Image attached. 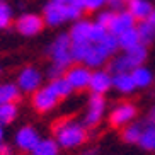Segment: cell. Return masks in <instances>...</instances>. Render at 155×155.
<instances>
[{
	"mask_svg": "<svg viewBox=\"0 0 155 155\" xmlns=\"http://www.w3.org/2000/svg\"><path fill=\"white\" fill-rule=\"evenodd\" d=\"M118 41H119V50H124V51H130V50H133L135 46L141 45L137 28H133V29H130V31L123 32L121 36H118Z\"/></svg>",
	"mask_w": 155,
	"mask_h": 155,
	"instance_id": "cell-21",
	"label": "cell"
},
{
	"mask_svg": "<svg viewBox=\"0 0 155 155\" xmlns=\"http://www.w3.org/2000/svg\"><path fill=\"white\" fill-rule=\"evenodd\" d=\"M92 48V43L89 41H80V43H72V58L75 63H84L85 56Z\"/></svg>",
	"mask_w": 155,
	"mask_h": 155,
	"instance_id": "cell-26",
	"label": "cell"
},
{
	"mask_svg": "<svg viewBox=\"0 0 155 155\" xmlns=\"http://www.w3.org/2000/svg\"><path fill=\"white\" fill-rule=\"evenodd\" d=\"M126 2L128 0H107V7L114 12H119V10H123L126 7Z\"/></svg>",
	"mask_w": 155,
	"mask_h": 155,
	"instance_id": "cell-36",
	"label": "cell"
},
{
	"mask_svg": "<svg viewBox=\"0 0 155 155\" xmlns=\"http://www.w3.org/2000/svg\"><path fill=\"white\" fill-rule=\"evenodd\" d=\"M107 60H109V56H106L104 53L97 48V45H92L89 55L85 56V60H84V65L89 67V68H101Z\"/></svg>",
	"mask_w": 155,
	"mask_h": 155,
	"instance_id": "cell-19",
	"label": "cell"
},
{
	"mask_svg": "<svg viewBox=\"0 0 155 155\" xmlns=\"http://www.w3.org/2000/svg\"><path fill=\"white\" fill-rule=\"evenodd\" d=\"M48 85L55 91V94L60 97V99H63V97H68L70 94L73 92V89H72V85L68 84V80L65 78V75L63 77H60V78H55V80H50V84Z\"/></svg>",
	"mask_w": 155,
	"mask_h": 155,
	"instance_id": "cell-25",
	"label": "cell"
},
{
	"mask_svg": "<svg viewBox=\"0 0 155 155\" xmlns=\"http://www.w3.org/2000/svg\"><path fill=\"white\" fill-rule=\"evenodd\" d=\"M143 123H133L128 124L126 128L121 133V138H123L124 143H138L141 138V133H143Z\"/></svg>",
	"mask_w": 155,
	"mask_h": 155,
	"instance_id": "cell-23",
	"label": "cell"
},
{
	"mask_svg": "<svg viewBox=\"0 0 155 155\" xmlns=\"http://www.w3.org/2000/svg\"><path fill=\"white\" fill-rule=\"evenodd\" d=\"M97 48H99L106 56H113V55H116V51L119 50V41H118L116 36L107 34L101 43H97Z\"/></svg>",
	"mask_w": 155,
	"mask_h": 155,
	"instance_id": "cell-27",
	"label": "cell"
},
{
	"mask_svg": "<svg viewBox=\"0 0 155 155\" xmlns=\"http://www.w3.org/2000/svg\"><path fill=\"white\" fill-rule=\"evenodd\" d=\"M113 87H116L121 94H131L137 85L133 82L131 73H118V75H113Z\"/></svg>",
	"mask_w": 155,
	"mask_h": 155,
	"instance_id": "cell-18",
	"label": "cell"
},
{
	"mask_svg": "<svg viewBox=\"0 0 155 155\" xmlns=\"http://www.w3.org/2000/svg\"><path fill=\"white\" fill-rule=\"evenodd\" d=\"M46 55H50L53 65H56V67H60L63 70H68L73 63L72 39H70L68 32H60L58 36L53 39V43L46 48Z\"/></svg>",
	"mask_w": 155,
	"mask_h": 155,
	"instance_id": "cell-2",
	"label": "cell"
},
{
	"mask_svg": "<svg viewBox=\"0 0 155 155\" xmlns=\"http://www.w3.org/2000/svg\"><path fill=\"white\" fill-rule=\"evenodd\" d=\"M0 155H12V147L9 143H0Z\"/></svg>",
	"mask_w": 155,
	"mask_h": 155,
	"instance_id": "cell-38",
	"label": "cell"
},
{
	"mask_svg": "<svg viewBox=\"0 0 155 155\" xmlns=\"http://www.w3.org/2000/svg\"><path fill=\"white\" fill-rule=\"evenodd\" d=\"M153 9L155 7L150 0H128L126 2V10L137 19V22L148 21V17L153 12Z\"/></svg>",
	"mask_w": 155,
	"mask_h": 155,
	"instance_id": "cell-12",
	"label": "cell"
},
{
	"mask_svg": "<svg viewBox=\"0 0 155 155\" xmlns=\"http://www.w3.org/2000/svg\"><path fill=\"white\" fill-rule=\"evenodd\" d=\"M0 143H4V130L0 128Z\"/></svg>",
	"mask_w": 155,
	"mask_h": 155,
	"instance_id": "cell-42",
	"label": "cell"
},
{
	"mask_svg": "<svg viewBox=\"0 0 155 155\" xmlns=\"http://www.w3.org/2000/svg\"><path fill=\"white\" fill-rule=\"evenodd\" d=\"M91 77L92 70L85 65H72L67 72H65V78L68 80L73 91H84L89 89L91 85Z\"/></svg>",
	"mask_w": 155,
	"mask_h": 155,
	"instance_id": "cell-6",
	"label": "cell"
},
{
	"mask_svg": "<svg viewBox=\"0 0 155 155\" xmlns=\"http://www.w3.org/2000/svg\"><path fill=\"white\" fill-rule=\"evenodd\" d=\"M114 14H116V12H114V10H111V9L99 10V12H97V17H96V22L102 24L104 28H109V24H111V21H113Z\"/></svg>",
	"mask_w": 155,
	"mask_h": 155,
	"instance_id": "cell-33",
	"label": "cell"
},
{
	"mask_svg": "<svg viewBox=\"0 0 155 155\" xmlns=\"http://www.w3.org/2000/svg\"><path fill=\"white\" fill-rule=\"evenodd\" d=\"M17 116V104L15 102H7V104H0V123L9 124L12 123Z\"/></svg>",
	"mask_w": 155,
	"mask_h": 155,
	"instance_id": "cell-30",
	"label": "cell"
},
{
	"mask_svg": "<svg viewBox=\"0 0 155 155\" xmlns=\"http://www.w3.org/2000/svg\"><path fill=\"white\" fill-rule=\"evenodd\" d=\"M41 15L45 19V24L50 26V28H58L61 24L68 22L67 21V5L56 4V2H51V0L45 4Z\"/></svg>",
	"mask_w": 155,
	"mask_h": 155,
	"instance_id": "cell-8",
	"label": "cell"
},
{
	"mask_svg": "<svg viewBox=\"0 0 155 155\" xmlns=\"http://www.w3.org/2000/svg\"><path fill=\"white\" fill-rule=\"evenodd\" d=\"M51 2H56V4H61V5H68V4H72L73 0H51Z\"/></svg>",
	"mask_w": 155,
	"mask_h": 155,
	"instance_id": "cell-40",
	"label": "cell"
},
{
	"mask_svg": "<svg viewBox=\"0 0 155 155\" xmlns=\"http://www.w3.org/2000/svg\"><path fill=\"white\" fill-rule=\"evenodd\" d=\"M133 70V65L130 61V58L126 56V53L123 55H116L109 60L107 63V72L111 75H118V73H131Z\"/></svg>",
	"mask_w": 155,
	"mask_h": 155,
	"instance_id": "cell-15",
	"label": "cell"
},
{
	"mask_svg": "<svg viewBox=\"0 0 155 155\" xmlns=\"http://www.w3.org/2000/svg\"><path fill=\"white\" fill-rule=\"evenodd\" d=\"M137 31L140 36V43L145 46H150L155 43V28L148 21H141L137 24Z\"/></svg>",
	"mask_w": 155,
	"mask_h": 155,
	"instance_id": "cell-20",
	"label": "cell"
},
{
	"mask_svg": "<svg viewBox=\"0 0 155 155\" xmlns=\"http://www.w3.org/2000/svg\"><path fill=\"white\" fill-rule=\"evenodd\" d=\"M53 131L56 135V141L58 145H61L63 148H73L85 143L89 138L87 128L84 126V123H78L75 119H58L53 126Z\"/></svg>",
	"mask_w": 155,
	"mask_h": 155,
	"instance_id": "cell-1",
	"label": "cell"
},
{
	"mask_svg": "<svg viewBox=\"0 0 155 155\" xmlns=\"http://www.w3.org/2000/svg\"><path fill=\"white\" fill-rule=\"evenodd\" d=\"M58 101H60V97L55 94V91L50 85H46V87L38 89L32 94V107L38 113H48V111H51L58 104Z\"/></svg>",
	"mask_w": 155,
	"mask_h": 155,
	"instance_id": "cell-7",
	"label": "cell"
},
{
	"mask_svg": "<svg viewBox=\"0 0 155 155\" xmlns=\"http://www.w3.org/2000/svg\"><path fill=\"white\" fill-rule=\"evenodd\" d=\"M38 143H39V135H38V131L31 126L21 128L17 131V135H15V145H17L21 150L32 152Z\"/></svg>",
	"mask_w": 155,
	"mask_h": 155,
	"instance_id": "cell-13",
	"label": "cell"
},
{
	"mask_svg": "<svg viewBox=\"0 0 155 155\" xmlns=\"http://www.w3.org/2000/svg\"><path fill=\"white\" fill-rule=\"evenodd\" d=\"M138 145H140L143 150L155 152V126H145L143 128V133H141V138H140V141H138Z\"/></svg>",
	"mask_w": 155,
	"mask_h": 155,
	"instance_id": "cell-28",
	"label": "cell"
},
{
	"mask_svg": "<svg viewBox=\"0 0 155 155\" xmlns=\"http://www.w3.org/2000/svg\"><path fill=\"white\" fill-rule=\"evenodd\" d=\"M45 19L41 14L36 12H24V14L17 15V19L14 21V28L21 36L32 38L38 36L39 32L45 29Z\"/></svg>",
	"mask_w": 155,
	"mask_h": 155,
	"instance_id": "cell-3",
	"label": "cell"
},
{
	"mask_svg": "<svg viewBox=\"0 0 155 155\" xmlns=\"http://www.w3.org/2000/svg\"><path fill=\"white\" fill-rule=\"evenodd\" d=\"M143 126H155V106L148 111L145 121H143Z\"/></svg>",
	"mask_w": 155,
	"mask_h": 155,
	"instance_id": "cell-37",
	"label": "cell"
},
{
	"mask_svg": "<svg viewBox=\"0 0 155 155\" xmlns=\"http://www.w3.org/2000/svg\"><path fill=\"white\" fill-rule=\"evenodd\" d=\"M0 77H2V67H0Z\"/></svg>",
	"mask_w": 155,
	"mask_h": 155,
	"instance_id": "cell-43",
	"label": "cell"
},
{
	"mask_svg": "<svg viewBox=\"0 0 155 155\" xmlns=\"http://www.w3.org/2000/svg\"><path fill=\"white\" fill-rule=\"evenodd\" d=\"M21 99V89L17 84L5 82L0 84V104H7V102H17Z\"/></svg>",
	"mask_w": 155,
	"mask_h": 155,
	"instance_id": "cell-17",
	"label": "cell"
},
{
	"mask_svg": "<svg viewBox=\"0 0 155 155\" xmlns=\"http://www.w3.org/2000/svg\"><path fill=\"white\" fill-rule=\"evenodd\" d=\"M137 113H138V111H137V106H135V104H131V102H121V104H118L113 111H111V114H109V124L113 128L123 126V124L133 121L135 116H137Z\"/></svg>",
	"mask_w": 155,
	"mask_h": 155,
	"instance_id": "cell-9",
	"label": "cell"
},
{
	"mask_svg": "<svg viewBox=\"0 0 155 155\" xmlns=\"http://www.w3.org/2000/svg\"><path fill=\"white\" fill-rule=\"evenodd\" d=\"M15 84L21 89V92H28V94H34L38 89H41L43 84V75L41 72L32 67V65H28L21 68V72L17 73V78H15Z\"/></svg>",
	"mask_w": 155,
	"mask_h": 155,
	"instance_id": "cell-4",
	"label": "cell"
},
{
	"mask_svg": "<svg viewBox=\"0 0 155 155\" xmlns=\"http://www.w3.org/2000/svg\"><path fill=\"white\" fill-rule=\"evenodd\" d=\"M12 22H14V12H12V7H10L7 2L0 0V31L9 29Z\"/></svg>",
	"mask_w": 155,
	"mask_h": 155,
	"instance_id": "cell-29",
	"label": "cell"
},
{
	"mask_svg": "<svg viewBox=\"0 0 155 155\" xmlns=\"http://www.w3.org/2000/svg\"><path fill=\"white\" fill-rule=\"evenodd\" d=\"M91 26H92V22H91V21H87V19H80V21H75V22H72V28H70V31H68L72 43L89 41ZM89 43H91V41H89Z\"/></svg>",
	"mask_w": 155,
	"mask_h": 155,
	"instance_id": "cell-14",
	"label": "cell"
},
{
	"mask_svg": "<svg viewBox=\"0 0 155 155\" xmlns=\"http://www.w3.org/2000/svg\"><path fill=\"white\" fill-rule=\"evenodd\" d=\"M58 141L51 140V138H46V140H39L34 150L31 152L32 155H58Z\"/></svg>",
	"mask_w": 155,
	"mask_h": 155,
	"instance_id": "cell-24",
	"label": "cell"
},
{
	"mask_svg": "<svg viewBox=\"0 0 155 155\" xmlns=\"http://www.w3.org/2000/svg\"><path fill=\"white\" fill-rule=\"evenodd\" d=\"M65 72H67V70L60 68V67H56V65H51L50 68L46 70V77L50 78V80H55V78L63 77V75H65Z\"/></svg>",
	"mask_w": 155,
	"mask_h": 155,
	"instance_id": "cell-35",
	"label": "cell"
},
{
	"mask_svg": "<svg viewBox=\"0 0 155 155\" xmlns=\"http://www.w3.org/2000/svg\"><path fill=\"white\" fill-rule=\"evenodd\" d=\"M106 111V99L99 94H91L89 104H87V113L84 116V126L85 128H96L101 123Z\"/></svg>",
	"mask_w": 155,
	"mask_h": 155,
	"instance_id": "cell-5",
	"label": "cell"
},
{
	"mask_svg": "<svg viewBox=\"0 0 155 155\" xmlns=\"http://www.w3.org/2000/svg\"><path fill=\"white\" fill-rule=\"evenodd\" d=\"M131 77H133V82L138 89H147L150 87L152 82H153V73H152L150 68H147L145 65L141 67H137L135 70H131Z\"/></svg>",
	"mask_w": 155,
	"mask_h": 155,
	"instance_id": "cell-16",
	"label": "cell"
},
{
	"mask_svg": "<svg viewBox=\"0 0 155 155\" xmlns=\"http://www.w3.org/2000/svg\"><path fill=\"white\" fill-rule=\"evenodd\" d=\"M107 34H109L107 28H104L102 24H99V22L94 21L92 26H91V32H89V41H91L92 45H97V43H101Z\"/></svg>",
	"mask_w": 155,
	"mask_h": 155,
	"instance_id": "cell-32",
	"label": "cell"
},
{
	"mask_svg": "<svg viewBox=\"0 0 155 155\" xmlns=\"http://www.w3.org/2000/svg\"><path fill=\"white\" fill-rule=\"evenodd\" d=\"M84 10L80 7H77L75 4H68L67 5V21L68 22H75V21H80L82 19Z\"/></svg>",
	"mask_w": 155,
	"mask_h": 155,
	"instance_id": "cell-34",
	"label": "cell"
},
{
	"mask_svg": "<svg viewBox=\"0 0 155 155\" xmlns=\"http://www.w3.org/2000/svg\"><path fill=\"white\" fill-rule=\"evenodd\" d=\"M133 28H137V19L133 17L126 9H123V10H119V12L114 14L107 31H109V34L118 38V36H121L123 32L130 31V29H133Z\"/></svg>",
	"mask_w": 155,
	"mask_h": 155,
	"instance_id": "cell-10",
	"label": "cell"
},
{
	"mask_svg": "<svg viewBox=\"0 0 155 155\" xmlns=\"http://www.w3.org/2000/svg\"><path fill=\"white\" fill-rule=\"evenodd\" d=\"M111 87H113V75L107 70H96V72H92L91 85H89L92 94L104 96Z\"/></svg>",
	"mask_w": 155,
	"mask_h": 155,
	"instance_id": "cell-11",
	"label": "cell"
},
{
	"mask_svg": "<svg viewBox=\"0 0 155 155\" xmlns=\"http://www.w3.org/2000/svg\"><path fill=\"white\" fill-rule=\"evenodd\" d=\"M148 22H150L152 26H153V28H155V9H153V12H152V14H150V17H148Z\"/></svg>",
	"mask_w": 155,
	"mask_h": 155,
	"instance_id": "cell-41",
	"label": "cell"
},
{
	"mask_svg": "<svg viewBox=\"0 0 155 155\" xmlns=\"http://www.w3.org/2000/svg\"><path fill=\"white\" fill-rule=\"evenodd\" d=\"M72 4L80 7L82 10H89V12H99L107 5V0H73Z\"/></svg>",
	"mask_w": 155,
	"mask_h": 155,
	"instance_id": "cell-31",
	"label": "cell"
},
{
	"mask_svg": "<svg viewBox=\"0 0 155 155\" xmlns=\"http://www.w3.org/2000/svg\"><path fill=\"white\" fill-rule=\"evenodd\" d=\"M124 53H126V56L130 58V61H131V65H133V70H135L137 67H141V65L145 63V60L148 58V46L138 45V46H135L133 50L124 51Z\"/></svg>",
	"mask_w": 155,
	"mask_h": 155,
	"instance_id": "cell-22",
	"label": "cell"
},
{
	"mask_svg": "<svg viewBox=\"0 0 155 155\" xmlns=\"http://www.w3.org/2000/svg\"><path fill=\"white\" fill-rule=\"evenodd\" d=\"M97 153H99L97 148H89V150H84L80 155H97Z\"/></svg>",
	"mask_w": 155,
	"mask_h": 155,
	"instance_id": "cell-39",
	"label": "cell"
}]
</instances>
